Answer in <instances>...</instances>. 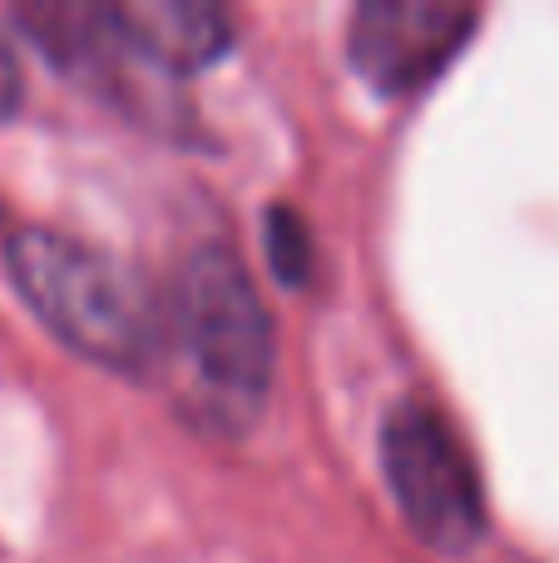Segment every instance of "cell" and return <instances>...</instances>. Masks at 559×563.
<instances>
[{"mask_svg":"<svg viewBox=\"0 0 559 563\" xmlns=\"http://www.w3.org/2000/svg\"><path fill=\"white\" fill-rule=\"evenodd\" d=\"M10 282L69 351L114 371H139L164 346V311L154 291L119 257L65 233L25 228L6 243Z\"/></svg>","mask_w":559,"mask_h":563,"instance_id":"cell-1","label":"cell"},{"mask_svg":"<svg viewBox=\"0 0 559 563\" xmlns=\"http://www.w3.org/2000/svg\"><path fill=\"white\" fill-rule=\"evenodd\" d=\"M168 321L213 406L228 416L263 406L273 386V317L233 247L204 243L188 257Z\"/></svg>","mask_w":559,"mask_h":563,"instance_id":"cell-2","label":"cell"},{"mask_svg":"<svg viewBox=\"0 0 559 563\" xmlns=\"http://www.w3.org/2000/svg\"><path fill=\"white\" fill-rule=\"evenodd\" d=\"M382 475L412 534L436 554H465L485 534L471 450L436 406L406 396L382 420Z\"/></svg>","mask_w":559,"mask_h":563,"instance_id":"cell-3","label":"cell"},{"mask_svg":"<svg viewBox=\"0 0 559 563\" xmlns=\"http://www.w3.org/2000/svg\"><path fill=\"white\" fill-rule=\"evenodd\" d=\"M475 30L471 5L446 0H366L347 30V59L382 95L426 89Z\"/></svg>","mask_w":559,"mask_h":563,"instance_id":"cell-4","label":"cell"},{"mask_svg":"<svg viewBox=\"0 0 559 563\" xmlns=\"http://www.w3.org/2000/svg\"><path fill=\"white\" fill-rule=\"evenodd\" d=\"M25 35L55 59L65 75L79 85L99 89L105 99L124 109H158V85L149 75H164L139 55L129 30L119 25L114 5H69V0H50V5H25L20 10Z\"/></svg>","mask_w":559,"mask_h":563,"instance_id":"cell-5","label":"cell"},{"mask_svg":"<svg viewBox=\"0 0 559 563\" xmlns=\"http://www.w3.org/2000/svg\"><path fill=\"white\" fill-rule=\"evenodd\" d=\"M114 10L119 25L139 45V55L149 65H158L164 75L213 65L228 49V40H233L228 10L204 5V0H134V5H114Z\"/></svg>","mask_w":559,"mask_h":563,"instance_id":"cell-6","label":"cell"},{"mask_svg":"<svg viewBox=\"0 0 559 563\" xmlns=\"http://www.w3.org/2000/svg\"><path fill=\"white\" fill-rule=\"evenodd\" d=\"M267 263L283 282H307L313 277V263H317V247H313V233H307L303 213L287 203L267 208Z\"/></svg>","mask_w":559,"mask_h":563,"instance_id":"cell-7","label":"cell"},{"mask_svg":"<svg viewBox=\"0 0 559 563\" xmlns=\"http://www.w3.org/2000/svg\"><path fill=\"white\" fill-rule=\"evenodd\" d=\"M15 95H20V65H15V49H10V40H6V25H0V114L15 104Z\"/></svg>","mask_w":559,"mask_h":563,"instance_id":"cell-8","label":"cell"}]
</instances>
